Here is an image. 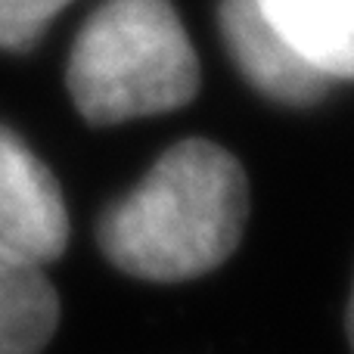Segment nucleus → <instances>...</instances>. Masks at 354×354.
<instances>
[{"mask_svg":"<svg viewBox=\"0 0 354 354\" xmlns=\"http://www.w3.org/2000/svg\"><path fill=\"white\" fill-rule=\"evenodd\" d=\"M326 78H354V0H255Z\"/></svg>","mask_w":354,"mask_h":354,"instance_id":"nucleus-6","label":"nucleus"},{"mask_svg":"<svg viewBox=\"0 0 354 354\" xmlns=\"http://www.w3.org/2000/svg\"><path fill=\"white\" fill-rule=\"evenodd\" d=\"M218 19L233 62L264 97L286 106L324 97L330 78L280 35L255 0H221Z\"/></svg>","mask_w":354,"mask_h":354,"instance_id":"nucleus-4","label":"nucleus"},{"mask_svg":"<svg viewBox=\"0 0 354 354\" xmlns=\"http://www.w3.org/2000/svg\"><path fill=\"white\" fill-rule=\"evenodd\" d=\"M59 326V295L41 264L0 245V354H41Z\"/></svg>","mask_w":354,"mask_h":354,"instance_id":"nucleus-5","label":"nucleus"},{"mask_svg":"<svg viewBox=\"0 0 354 354\" xmlns=\"http://www.w3.org/2000/svg\"><path fill=\"white\" fill-rule=\"evenodd\" d=\"M66 81L84 122L109 128L187 106L199 62L171 0H103L75 37Z\"/></svg>","mask_w":354,"mask_h":354,"instance_id":"nucleus-2","label":"nucleus"},{"mask_svg":"<svg viewBox=\"0 0 354 354\" xmlns=\"http://www.w3.org/2000/svg\"><path fill=\"white\" fill-rule=\"evenodd\" d=\"M0 245L35 264L62 258L68 245V212L53 171L0 124Z\"/></svg>","mask_w":354,"mask_h":354,"instance_id":"nucleus-3","label":"nucleus"},{"mask_svg":"<svg viewBox=\"0 0 354 354\" xmlns=\"http://www.w3.org/2000/svg\"><path fill=\"white\" fill-rule=\"evenodd\" d=\"M72 0H0V50L28 53Z\"/></svg>","mask_w":354,"mask_h":354,"instance_id":"nucleus-7","label":"nucleus"},{"mask_svg":"<svg viewBox=\"0 0 354 354\" xmlns=\"http://www.w3.org/2000/svg\"><path fill=\"white\" fill-rule=\"evenodd\" d=\"M345 330H348V345H351V351H354V283H351L348 308H345Z\"/></svg>","mask_w":354,"mask_h":354,"instance_id":"nucleus-8","label":"nucleus"},{"mask_svg":"<svg viewBox=\"0 0 354 354\" xmlns=\"http://www.w3.org/2000/svg\"><path fill=\"white\" fill-rule=\"evenodd\" d=\"M249 221V180L218 143L189 137L97 221L106 261L147 283H187L236 252Z\"/></svg>","mask_w":354,"mask_h":354,"instance_id":"nucleus-1","label":"nucleus"}]
</instances>
